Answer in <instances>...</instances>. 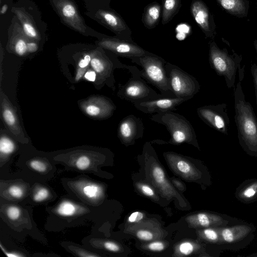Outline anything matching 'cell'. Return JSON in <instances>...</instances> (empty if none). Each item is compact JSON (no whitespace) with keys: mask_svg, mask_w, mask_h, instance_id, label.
<instances>
[{"mask_svg":"<svg viewBox=\"0 0 257 257\" xmlns=\"http://www.w3.org/2000/svg\"><path fill=\"white\" fill-rule=\"evenodd\" d=\"M234 120L239 143L248 154L257 156V118L249 102L245 99L241 82L234 89Z\"/></svg>","mask_w":257,"mask_h":257,"instance_id":"cell-1","label":"cell"},{"mask_svg":"<svg viewBox=\"0 0 257 257\" xmlns=\"http://www.w3.org/2000/svg\"><path fill=\"white\" fill-rule=\"evenodd\" d=\"M242 57L232 51L230 54L225 48L220 49L212 41L209 43V62L216 73L224 78L228 88L235 87L236 78L241 82L244 77L245 66Z\"/></svg>","mask_w":257,"mask_h":257,"instance_id":"cell-2","label":"cell"},{"mask_svg":"<svg viewBox=\"0 0 257 257\" xmlns=\"http://www.w3.org/2000/svg\"><path fill=\"white\" fill-rule=\"evenodd\" d=\"M139 65V75L142 79L157 88L165 97H175L172 92L166 69V61L162 58L149 53L131 59Z\"/></svg>","mask_w":257,"mask_h":257,"instance_id":"cell-3","label":"cell"},{"mask_svg":"<svg viewBox=\"0 0 257 257\" xmlns=\"http://www.w3.org/2000/svg\"><path fill=\"white\" fill-rule=\"evenodd\" d=\"M150 119L165 126L171 136L170 143H187L198 146L195 130L190 122L183 115L170 110L155 113L150 117Z\"/></svg>","mask_w":257,"mask_h":257,"instance_id":"cell-4","label":"cell"},{"mask_svg":"<svg viewBox=\"0 0 257 257\" xmlns=\"http://www.w3.org/2000/svg\"><path fill=\"white\" fill-rule=\"evenodd\" d=\"M49 2L61 22L70 29L84 36L98 39L106 36L87 25L74 0H49Z\"/></svg>","mask_w":257,"mask_h":257,"instance_id":"cell-5","label":"cell"},{"mask_svg":"<svg viewBox=\"0 0 257 257\" xmlns=\"http://www.w3.org/2000/svg\"><path fill=\"white\" fill-rule=\"evenodd\" d=\"M85 15L116 34L117 38L132 41L131 31L122 18L108 6L85 7Z\"/></svg>","mask_w":257,"mask_h":257,"instance_id":"cell-6","label":"cell"},{"mask_svg":"<svg viewBox=\"0 0 257 257\" xmlns=\"http://www.w3.org/2000/svg\"><path fill=\"white\" fill-rule=\"evenodd\" d=\"M166 69L174 97L189 100L199 91L200 84L193 76L170 62H166Z\"/></svg>","mask_w":257,"mask_h":257,"instance_id":"cell-7","label":"cell"},{"mask_svg":"<svg viewBox=\"0 0 257 257\" xmlns=\"http://www.w3.org/2000/svg\"><path fill=\"white\" fill-rule=\"evenodd\" d=\"M32 4H23L20 1L14 5L11 8L19 21L22 29L30 39L39 42L42 39V35L45 34L44 23H42L41 19L36 18V9L34 10Z\"/></svg>","mask_w":257,"mask_h":257,"instance_id":"cell-8","label":"cell"},{"mask_svg":"<svg viewBox=\"0 0 257 257\" xmlns=\"http://www.w3.org/2000/svg\"><path fill=\"white\" fill-rule=\"evenodd\" d=\"M227 106L225 103L204 105L198 107L197 109V113L205 123L217 132L227 135L230 119L227 113Z\"/></svg>","mask_w":257,"mask_h":257,"instance_id":"cell-9","label":"cell"},{"mask_svg":"<svg viewBox=\"0 0 257 257\" xmlns=\"http://www.w3.org/2000/svg\"><path fill=\"white\" fill-rule=\"evenodd\" d=\"M118 94L121 99L130 101L132 103L141 100L165 97L162 94H158L147 85L141 77L137 76H132L122 85Z\"/></svg>","mask_w":257,"mask_h":257,"instance_id":"cell-10","label":"cell"},{"mask_svg":"<svg viewBox=\"0 0 257 257\" xmlns=\"http://www.w3.org/2000/svg\"><path fill=\"white\" fill-rule=\"evenodd\" d=\"M97 43L101 48L130 59L149 53L133 42L107 36L99 39Z\"/></svg>","mask_w":257,"mask_h":257,"instance_id":"cell-11","label":"cell"},{"mask_svg":"<svg viewBox=\"0 0 257 257\" xmlns=\"http://www.w3.org/2000/svg\"><path fill=\"white\" fill-rule=\"evenodd\" d=\"M188 99L180 97H163L133 102L138 110L147 114H153L176 109V107Z\"/></svg>","mask_w":257,"mask_h":257,"instance_id":"cell-12","label":"cell"},{"mask_svg":"<svg viewBox=\"0 0 257 257\" xmlns=\"http://www.w3.org/2000/svg\"><path fill=\"white\" fill-rule=\"evenodd\" d=\"M190 10L206 37L213 39L216 34V25L213 17L205 4L201 0H193Z\"/></svg>","mask_w":257,"mask_h":257,"instance_id":"cell-13","label":"cell"},{"mask_svg":"<svg viewBox=\"0 0 257 257\" xmlns=\"http://www.w3.org/2000/svg\"><path fill=\"white\" fill-rule=\"evenodd\" d=\"M144 132V125L142 119L134 114L124 117L118 127V135L125 144H131L135 140L141 138Z\"/></svg>","mask_w":257,"mask_h":257,"instance_id":"cell-14","label":"cell"},{"mask_svg":"<svg viewBox=\"0 0 257 257\" xmlns=\"http://www.w3.org/2000/svg\"><path fill=\"white\" fill-rule=\"evenodd\" d=\"M10 43L13 45L16 53L24 55L27 51V43L31 39L24 33L18 19L14 15L8 30Z\"/></svg>","mask_w":257,"mask_h":257,"instance_id":"cell-15","label":"cell"},{"mask_svg":"<svg viewBox=\"0 0 257 257\" xmlns=\"http://www.w3.org/2000/svg\"><path fill=\"white\" fill-rule=\"evenodd\" d=\"M188 222L195 227H208L225 225L228 221L221 216L208 213H198L189 216Z\"/></svg>","mask_w":257,"mask_h":257,"instance_id":"cell-16","label":"cell"},{"mask_svg":"<svg viewBox=\"0 0 257 257\" xmlns=\"http://www.w3.org/2000/svg\"><path fill=\"white\" fill-rule=\"evenodd\" d=\"M251 230V228L247 225H239L220 228V233L223 241L231 243L244 238Z\"/></svg>","mask_w":257,"mask_h":257,"instance_id":"cell-17","label":"cell"},{"mask_svg":"<svg viewBox=\"0 0 257 257\" xmlns=\"http://www.w3.org/2000/svg\"><path fill=\"white\" fill-rule=\"evenodd\" d=\"M228 13L239 18L247 16L249 9L248 0H216Z\"/></svg>","mask_w":257,"mask_h":257,"instance_id":"cell-18","label":"cell"},{"mask_svg":"<svg viewBox=\"0 0 257 257\" xmlns=\"http://www.w3.org/2000/svg\"><path fill=\"white\" fill-rule=\"evenodd\" d=\"M161 7L157 3L149 5L145 11L144 23L149 28H152L157 24L160 17Z\"/></svg>","mask_w":257,"mask_h":257,"instance_id":"cell-19","label":"cell"},{"mask_svg":"<svg viewBox=\"0 0 257 257\" xmlns=\"http://www.w3.org/2000/svg\"><path fill=\"white\" fill-rule=\"evenodd\" d=\"M181 6V0H163L162 24L169 23L178 13Z\"/></svg>","mask_w":257,"mask_h":257,"instance_id":"cell-20","label":"cell"},{"mask_svg":"<svg viewBox=\"0 0 257 257\" xmlns=\"http://www.w3.org/2000/svg\"><path fill=\"white\" fill-rule=\"evenodd\" d=\"M169 160L176 163L175 168L183 176H189L195 174V170L190 164L183 158L174 154H167Z\"/></svg>","mask_w":257,"mask_h":257,"instance_id":"cell-21","label":"cell"},{"mask_svg":"<svg viewBox=\"0 0 257 257\" xmlns=\"http://www.w3.org/2000/svg\"><path fill=\"white\" fill-rule=\"evenodd\" d=\"M201 234L204 238L211 242H218L222 241L220 235V229L206 228L202 230Z\"/></svg>","mask_w":257,"mask_h":257,"instance_id":"cell-22","label":"cell"},{"mask_svg":"<svg viewBox=\"0 0 257 257\" xmlns=\"http://www.w3.org/2000/svg\"><path fill=\"white\" fill-rule=\"evenodd\" d=\"M240 197L245 199H252L257 195V182L246 186L239 194Z\"/></svg>","mask_w":257,"mask_h":257,"instance_id":"cell-23","label":"cell"},{"mask_svg":"<svg viewBox=\"0 0 257 257\" xmlns=\"http://www.w3.org/2000/svg\"><path fill=\"white\" fill-rule=\"evenodd\" d=\"M57 211L59 214L62 216H71L75 212V207L71 202L65 201L60 204Z\"/></svg>","mask_w":257,"mask_h":257,"instance_id":"cell-24","label":"cell"},{"mask_svg":"<svg viewBox=\"0 0 257 257\" xmlns=\"http://www.w3.org/2000/svg\"><path fill=\"white\" fill-rule=\"evenodd\" d=\"M152 175L155 183L163 185L166 182V176L163 169L158 166H155L152 169Z\"/></svg>","mask_w":257,"mask_h":257,"instance_id":"cell-25","label":"cell"},{"mask_svg":"<svg viewBox=\"0 0 257 257\" xmlns=\"http://www.w3.org/2000/svg\"><path fill=\"white\" fill-rule=\"evenodd\" d=\"M15 149L13 142L9 138L2 137L0 141L1 152L5 154H9L12 153Z\"/></svg>","mask_w":257,"mask_h":257,"instance_id":"cell-26","label":"cell"},{"mask_svg":"<svg viewBox=\"0 0 257 257\" xmlns=\"http://www.w3.org/2000/svg\"><path fill=\"white\" fill-rule=\"evenodd\" d=\"M91 66L93 69L98 73H101L105 71L106 69V63L101 59L94 57L91 60Z\"/></svg>","mask_w":257,"mask_h":257,"instance_id":"cell-27","label":"cell"},{"mask_svg":"<svg viewBox=\"0 0 257 257\" xmlns=\"http://www.w3.org/2000/svg\"><path fill=\"white\" fill-rule=\"evenodd\" d=\"M84 194L89 198H96L100 193L99 187L95 185H87L83 190Z\"/></svg>","mask_w":257,"mask_h":257,"instance_id":"cell-28","label":"cell"},{"mask_svg":"<svg viewBox=\"0 0 257 257\" xmlns=\"http://www.w3.org/2000/svg\"><path fill=\"white\" fill-rule=\"evenodd\" d=\"M194 250V246L189 241L181 243L179 246V251L183 255H187L191 254Z\"/></svg>","mask_w":257,"mask_h":257,"instance_id":"cell-29","label":"cell"},{"mask_svg":"<svg viewBox=\"0 0 257 257\" xmlns=\"http://www.w3.org/2000/svg\"><path fill=\"white\" fill-rule=\"evenodd\" d=\"M86 112L88 115L94 116L98 115L102 112H104L106 115H110V113L105 111L102 110V108L95 105H88L86 108Z\"/></svg>","mask_w":257,"mask_h":257,"instance_id":"cell-30","label":"cell"},{"mask_svg":"<svg viewBox=\"0 0 257 257\" xmlns=\"http://www.w3.org/2000/svg\"><path fill=\"white\" fill-rule=\"evenodd\" d=\"M85 7L108 6L110 0H82Z\"/></svg>","mask_w":257,"mask_h":257,"instance_id":"cell-31","label":"cell"},{"mask_svg":"<svg viewBox=\"0 0 257 257\" xmlns=\"http://www.w3.org/2000/svg\"><path fill=\"white\" fill-rule=\"evenodd\" d=\"M250 71L252 77L257 105V65L256 64L253 63L251 65L250 67Z\"/></svg>","mask_w":257,"mask_h":257,"instance_id":"cell-32","label":"cell"},{"mask_svg":"<svg viewBox=\"0 0 257 257\" xmlns=\"http://www.w3.org/2000/svg\"><path fill=\"white\" fill-rule=\"evenodd\" d=\"M136 235L139 239L146 241L151 240L154 237L153 234L151 232L146 230L138 231Z\"/></svg>","mask_w":257,"mask_h":257,"instance_id":"cell-33","label":"cell"},{"mask_svg":"<svg viewBox=\"0 0 257 257\" xmlns=\"http://www.w3.org/2000/svg\"><path fill=\"white\" fill-rule=\"evenodd\" d=\"M89 164L90 160L89 158L86 156L80 157L76 162V166L77 168L80 170L86 169L89 166Z\"/></svg>","mask_w":257,"mask_h":257,"instance_id":"cell-34","label":"cell"},{"mask_svg":"<svg viewBox=\"0 0 257 257\" xmlns=\"http://www.w3.org/2000/svg\"><path fill=\"white\" fill-rule=\"evenodd\" d=\"M3 116L6 122L10 125L15 123V117L13 112L9 109H6L3 112Z\"/></svg>","mask_w":257,"mask_h":257,"instance_id":"cell-35","label":"cell"},{"mask_svg":"<svg viewBox=\"0 0 257 257\" xmlns=\"http://www.w3.org/2000/svg\"><path fill=\"white\" fill-rule=\"evenodd\" d=\"M7 214L10 219L15 220L20 216V211L17 207L11 206L8 209Z\"/></svg>","mask_w":257,"mask_h":257,"instance_id":"cell-36","label":"cell"},{"mask_svg":"<svg viewBox=\"0 0 257 257\" xmlns=\"http://www.w3.org/2000/svg\"><path fill=\"white\" fill-rule=\"evenodd\" d=\"M48 195V191L45 188L41 189L34 195V199L36 201H41L46 199Z\"/></svg>","mask_w":257,"mask_h":257,"instance_id":"cell-37","label":"cell"},{"mask_svg":"<svg viewBox=\"0 0 257 257\" xmlns=\"http://www.w3.org/2000/svg\"><path fill=\"white\" fill-rule=\"evenodd\" d=\"M139 188L142 193L145 195L149 197L154 196L155 192L153 189L149 185L146 184H140Z\"/></svg>","mask_w":257,"mask_h":257,"instance_id":"cell-38","label":"cell"},{"mask_svg":"<svg viewBox=\"0 0 257 257\" xmlns=\"http://www.w3.org/2000/svg\"><path fill=\"white\" fill-rule=\"evenodd\" d=\"M30 166L33 169L38 172H44L46 169L44 164L37 160L32 161L30 163Z\"/></svg>","mask_w":257,"mask_h":257,"instance_id":"cell-39","label":"cell"},{"mask_svg":"<svg viewBox=\"0 0 257 257\" xmlns=\"http://www.w3.org/2000/svg\"><path fill=\"white\" fill-rule=\"evenodd\" d=\"M164 244L161 241H154L148 245V248L152 251H160L164 248Z\"/></svg>","mask_w":257,"mask_h":257,"instance_id":"cell-40","label":"cell"},{"mask_svg":"<svg viewBox=\"0 0 257 257\" xmlns=\"http://www.w3.org/2000/svg\"><path fill=\"white\" fill-rule=\"evenodd\" d=\"M144 217L143 213L139 211H136L132 213L128 218L130 222H137L142 220Z\"/></svg>","mask_w":257,"mask_h":257,"instance_id":"cell-41","label":"cell"},{"mask_svg":"<svg viewBox=\"0 0 257 257\" xmlns=\"http://www.w3.org/2000/svg\"><path fill=\"white\" fill-rule=\"evenodd\" d=\"M9 192L11 195L16 198H20L23 195L22 189L16 186L11 187L9 189Z\"/></svg>","mask_w":257,"mask_h":257,"instance_id":"cell-42","label":"cell"},{"mask_svg":"<svg viewBox=\"0 0 257 257\" xmlns=\"http://www.w3.org/2000/svg\"><path fill=\"white\" fill-rule=\"evenodd\" d=\"M38 49V45L37 42L30 39L27 43V51L29 52H35Z\"/></svg>","mask_w":257,"mask_h":257,"instance_id":"cell-43","label":"cell"},{"mask_svg":"<svg viewBox=\"0 0 257 257\" xmlns=\"http://www.w3.org/2000/svg\"><path fill=\"white\" fill-rule=\"evenodd\" d=\"M104 247L107 249L111 251H118L119 250V247L114 242L107 241L104 243Z\"/></svg>","mask_w":257,"mask_h":257,"instance_id":"cell-44","label":"cell"},{"mask_svg":"<svg viewBox=\"0 0 257 257\" xmlns=\"http://www.w3.org/2000/svg\"><path fill=\"white\" fill-rule=\"evenodd\" d=\"M91 61V58L89 55H86L83 59L80 60L78 65L80 68H85L87 66Z\"/></svg>","mask_w":257,"mask_h":257,"instance_id":"cell-45","label":"cell"},{"mask_svg":"<svg viewBox=\"0 0 257 257\" xmlns=\"http://www.w3.org/2000/svg\"><path fill=\"white\" fill-rule=\"evenodd\" d=\"M85 79L90 81H94L96 79V73L93 71H88L84 75Z\"/></svg>","mask_w":257,"mask_h":257,"instance_id":"cell-46","label":"cell"},{"mask_svg":"<svg viewBox=\"0 0 257 257\" xmlns=\"http://www.w3.org/2000/svg\"><path fill=\"white\" fill-rule=\"evenodd\" d=\"M86 67H85V68H80H80L78 69L77 73L76 74V81H78L81 78V77L82 76V75H83V74L84 73V72L86 70Z\"/></svg>","mask_w":257,"mask_h":257,"instance_id":"cell-47","label":"cell"},{"mask_svg":"<svg viewBox=\"0 0 257 257\" xmlns=\"http://www.w3.org/2000/svg\"><path fill=\"white\" fill-rule=\"evenodd\" d=\"M8 10V5L7 4L3 5L1 8V10H0L1 15H3L7 13Z\"/></svg>","mask_w":257,"mask_h":257,"instance_id":"cell-48","label":"cell"},{"mask_svg":"<svg viewBox=\"0 0 257 257\" xmlns=\"http://www.w3.org/2000/svg\"><path fill=\"white\" fill-rule=\"evenodd\" d=\"M253 45H254V48L256 50V52L257 53V40H255L253 41Z\"/></svg>","mask_w":257,"mask_h":257,"instance_id":"cell-49","label":"cell"},{"mask_svg":"<svg viewBox=\"0 0 257 257\" xmlns=\"http://www.w3.org/2000/svg\"><path fill=\"white\" fill-rule=\"evenodd\" d=\"M256 4H257V0H256Z\"/></svg>","mask_w":257,"mask_h":257,"instance_id":"cell-50","label":"cell"}]
</instances>
